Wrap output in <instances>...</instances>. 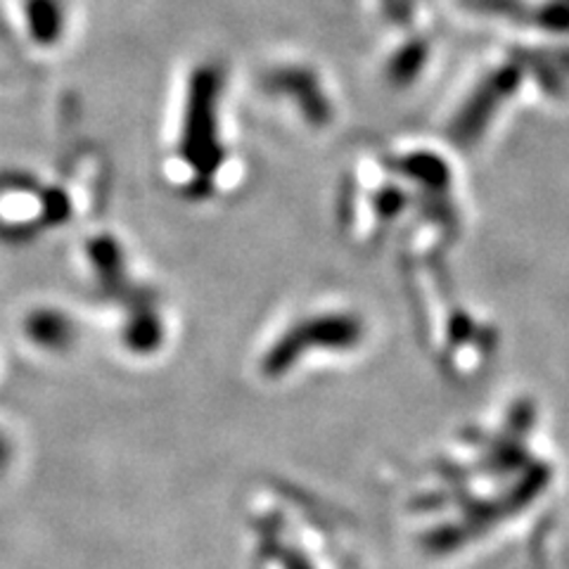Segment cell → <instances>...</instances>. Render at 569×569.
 <instances>
[{
  "label": "cell",
  "instance_id": "cell-1",
  "mask_svg": "<svg viewBox=\"0 0 569 569\" xmlns=\"http://www.w3.org/2000/svg\"><path fill=\"white\" fill-rule=\"evenodd\" d=\"M8 460H10V451H8V443L0 439V472H3V468L8 466Z\"/></svg>",
  "mask_w": 569,
  "mask_h": 569
}]
</instances>
